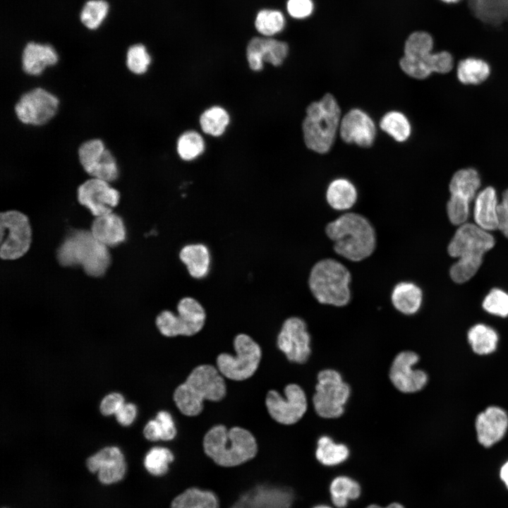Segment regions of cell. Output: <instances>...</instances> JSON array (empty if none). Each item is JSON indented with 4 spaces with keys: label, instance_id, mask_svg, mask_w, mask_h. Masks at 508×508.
Segmentation results:
<instances>
[{
    "label": "cell",
    "instance_id": "obj_2",
    "mask_svg": "<svg viewBox=\"0 0 508 508\" xmlns=\"http://www.w3.org/2000/svg\"><path fill=\"white\" fill-rule=\"evenodd\" d=\"M202 447L205 455L223 468L240 466L252 461L258 452L253 434L238 426L229 430L224 425L212 427L205 435Z\"/></svg>",
    "mask_w": 508,
    "mask_h": 508
},
{
    "label": "cell",
    "instance_id": "obj_42",
    "mask_svg": "<svg viewBox=\"0 0 508 508\" xmlns=\"http://www.w3.org/2000/svg\"><path fill=\"white\" fill-rule=\"evenodd\" d=\"M108 8L107 2L104 0L88 1L81 11L80 20L87 28L96 29L105 18Z\"/></svg>",
    "mask_w": 508,
    "mask_h": 508
},
{
    "label": "cell",
    "instance_id": "obj_5",
    "mask_svg": "<svg viewBox=\"0 0 508 508\" xmlns=\"http://www.w3.org/2000/svg\"><path fill=\"white\" fill-rule=\"evenodd\" d=\"M351 282L352 274L348 266L334 258H325L312 266L308 286L318 303L342 308L351 301Z\"/></svg>",
    "mask_w": 508,
    "mask_h": 508
},
{
    "label": "cell",
    "instance_id": "obj_51",
    "mask_svg": "<svg viewBox=\"0 0 508 508\" xmlns=\"http://www.w3.org/2000/svg\"><path fill=\"white\" fill-rule=\"evenodd\" d=\"M365 508H405L402 504L398 502H392L391 504H389L386 507H381L380 505L375 504H371L366 507Z\"/></svg>",
    "mask_w": 508,
    "mask_h": 508
},
{
    "label": "cell",
    "instance_id": "obj_34",
    "mask_svg": "<svg viewBox=\"0 0 508 508\" xmlns=\"http://www.w3.org/2000/svg\"><path fill=\"white\" fill-rule=\"evenodd\" d=\"M361 488L358 482L344 476H337L329 485L331 500L338 508L345 507L349 500L359 497Z\"/></svg>",
    "mask_w": 508,
    "mask_h": 508
},
{
    "label": "cell",
    "instance_id": "obj_14",
    "mask_svg": "<svg viewBox=\"0 0 508 508\" xmlns=\"http://www.w3.org/2000/svg\"><path fill=\"white\" fill-rule=\"evenodd\" d=\"M285 399L275 390H270L265 404L270 416L277 423L292 425L305 414L307 399L303 389L296 384H289L284 389Z\"/></svg>",
    "mask_w": 508,
    "mask_h": 508
},
{
    "label": "cell",
    "instance_id": "obj_52",
    "mask_svg": "<svg viewBox=\"0 0 508 508\" xmlns=\"http://www.w3.org/2000/svg\"><path fill=\"white\" fill-rule=\"evenodd\" d=\"M440 1H442V2H443V3H445V4H457V3L460 2V1H462V0H440Z\"/></svg>",
    "mask_w": 508,
    "mask_h": 508
},
{
    "label": "cell",
    "instance_id": "obj_53",
    "mask_svg": "<svg viewBox=\"0 0 508 508\" xmlns=\"http://www.w3.org/2000/svg\"><path fill=\"white\" fill-rule=\"evenodd\" d=\"M313 508H331V507H328V506H327V505H318V506H316V507H313Z\"/></svg>",
    "mask_w": 508,
    "mask_h": 508
},
{
    "label": "cell",
    "instance_id": "obj_29",
    "mask_svg": "<svg viewBox=\"0 0 508 508\" xmlns=\"http://www.w3.org/2000/svg\"><path fill=\"white\" fill-rule=\"evenodd\" d=\"M179 258L192 277L202 279L208 274L211 255L209 248L205 244L191 243L184 246L180 250Z\"/></svg>",
    "mask_w": 508,
    "mask_h": 508
},
{
    "label": "cell",
    "instance_id": "obj_43",
    "mask_svg": "<svg viewBox=\"0 0 508 508\" xmlns=\"http://www.w3.org/2000/svg\"><path fill=\"white\" fill-rule=\"evenodd\" d=\"M483 309L490 314L508 316V294L500 289H492L483 301Z\"/></svg>",
    "mask_w": 508,
    "mask_h": 508
},
{
    "label": "cell",
    "instance_id": "obj_11",
    "mask_svg": "<svg viewBox=\"0 0 508 508\" xmlns=\"http://www.w3.org/2000/svg\"><path fill=\"white\" fill-rule=\"evenodd\" d=\"M0 256L16 260L30 248L32 231L29 219L23 213L8 210L0 214Z\"/></svg>",
    "mask_w": 508,
    "mask_h": 508
},
{
    "label": "cell",
    "instance_id": "obj_21",
    "mask_svg": "<svg viewBox=\"0 0 508 508\" xmlns=\"http://www.w3.org/2000/svg\"><path fill=\"white\" fill-rule=\"evenodd\" d=\"M288 44L269 37H253L248 43L246 56L250 68L254 71H261L264 62L274 66H280L287 56Z\"/></svg>",
    "mask_w": 508,
    "mask_h": 508
},
{
    "label": "cell",
    "instance_id": "obj_9",
    "mask_svg": "<svg viewBox=\"0 0 508 508\" xmlns=\"http://www.w3.org/2000/svg\"><path fill=\"white\" fill-rule=\"evenodd\" d=\"M178 314L170 310L162 311L156 318V325L160 333L168 337L193 336L203 327L206 313L199 301L192 297H184L177 304Z\"/></svg>",
    "mask_w": 508,
    "mask_h": 508
},
{
    "label": "cell",
    "instance_id": "obj_7",
    "mask_svg": "<svg viewBox=\"0 0 508 508\" xmlns=\"http://www.w3.org/2000/svg\"><path fill=\"white\" fill-rule=\"evenodd\" d=\"M302 131L306 147L325 154L333 145L341 122V109L335 97L326 93L320 100L306 108Z\"/></svg>",
    "mask_w": 508,
    "mask_h": 508
},
{
    "label": "cell",
    "instance_id": "obj_45",
    "mask_svg": "<svg viewBox=\"0 0 508 508\" xmlns=\"http://www.w3.org/2000/svg\"><path fill=\"white\" fill-rule=\"evenodd\" d=\"M123 404L124 398L123 395L118 392H112L102 399L99 405V410L104 416L115 415Z\"/></svg>",
    "mask_w": 508,
    "mask_h": 508
},
{
    "label": "cell",
    "instance_id": "obj_20",
    "mask_svg": "<svg viewBox=\"0 0 508 508\" xmlns=\"http://www.w3.org/2000/svg\"><path fill=\"white\" fill-rule=\"evenodd\" d=\"M475 429L478 442L490 447L500 442L508 430V414L498 406H489L476 417Z\"/></svg>",
    "mask_w": 508,
    "mask_h": 508
},
{
    "label": "cell",
    "instance_id": "obj_8",
    "mask_svg": "<svg viewBox=\"0 0 508 508\" xmlns=\"http://www.w3.org/2000/svg\"><path fill=\"white\" fill-rule=\"evenodd\" d=\"M236 355L220 353L217 358L219 373L226 378L242 381L257 370L262 357L259 344L246 334H238L234 340Z\"/></svg>",
    "mask_w": 508,
    "mask_h": 508
},
{
    "label": "cell",
    "instance_id": "obj_41",
    "mask_svg": "<svg viewBox=\"0 0 508 508\" xmlns=\"http://www.w3.org/2000/svg\"><path fill=\"white\" fill-rule=\"evenodd\" d=\"M151 61V56L143 44H136L128 48L126 53V65L132 73L135 75L145 73Z\"/></svg>",
    "mask_w": 508,
    "mask_h": 508
},
{
    "label": "cell",
    "instance_id": "obj_10",
    "mask_svg": "<svg viewBox=\"0 0 508 508\" xmlns=\"http://www.w3.org/2000/svg\"><path fill=\"white\" fill-rule=\"evenodd\" d=\"M350 392V387L343 381L339 372L333 369L320 371L313 397L315 412L325 418H339L344 411Z\"/></svg>",
    "mask_w": 508,
    "mask_h": 508
},
{
    "label": "cell",
    "instance_id": "obj_4",
    "mask_svg": "<svg viewBox=\"0 0 508 508\" xmlns=\"http://www.w3.org/2000/svg\"><path fill=\"white\" fill-rule=\"evenodd\" d=\"M226 393L222 375L211 365L195 367L186 381L179 385L173 395L179 410L185 416H195L203 409V401H219Z\"/></svg>",
    "mask_w": 508,
    "mask_h": 508
},
{
    "label": "cell",
    "instance_id": "obj_39",
    "mask_svg": "<svg viewBox=\"0 0 508 508\" xmlns=\"http://www.w3.org/2000/svg\"><path fill=\"white\" fill-rule=\"evenodd\" d=\"M204 150L205 141L201 135L195 131L184 132L177 140V153L183 160H193L202 155Z\"/></svg>",
    "mask_w": 508,
    "mask_h": 508
},
{
    "label": "cell",
    "instance_id": "obj_1",
    "mask_svg": "<svg viewBox=\"0 0 508 508\" xmlns=\"http://www.w3.org/2000/svg\"><path fill=\"white\" fill-rule=\"evenodd\" d=\"M334 253L351 262L369 258L375 251L377 239L372 222L363 214L351 211L340 214L325 228Z\"/></svg>",
    "mask_w": 508,
    "mask_h": 508
},
{
    "label": "cell",
    "instance_id": "obj_24",
    "mask_svg": "<svg viewBox=\"0 0 508 508\" xmlns=\"http://www.w3.org/2000/svg\"><path fill=\"white\" fill-rule=\"evenodd\" d=\"M496 190L488 186L478 191L475 198L474 219L481 229L488 231L498 229V207Z\"/></svg>",
    "mask_w": 508,
    "mask_h": 508
},
{
    "label": "cell",
    "instance_id": "obj_22",
    "mask_svg": "<svg viewBox=\"0 0 508 508\" xmlns=\"http://www.w3.org/2000/svg\"><path fill=\"white\" fill-rule=\"evenodd\" d=\"M58 60V54L52 46L30 42L23 51L22 68L29 75L38 76L47 67L56 65Z\"/></svg>",
    "mask_w": 508,
    "mask_h": 508
},
{
    "label": "cell",
    "instance_id": "obj_33",
    "mask_svg": "<svg viewBox=\"0 0 508 508\" xmlns=\"http://www.w3.org/2000/svg\"><path fill=\"white\" fill-rule=\"evenodd\" d=\"M379 126L380 129L392 137L395 141H406L411 134V125L402 112L390 111L381 118Z\"/></svg>",
    "mask_w": 508,
    "mask_h": 508
},
{
    "label": "cell",
    "instance_id": "obj_31",
    "mask_svg": "<svg viewBox=\"0 0 508 508\" xmlns=\"http://www.w3.org/2000/svg\"><path fill=\"white\" fill-rule=\"evenodd\" d=\"M107 148L99 138H92L81 143L78 150L79 163L86 174L94 178L102 165Z\"/></svg>",
    "mask_w": 508,
    "mask_h": 508
},
{
    "label": "cell",
    "instance_id": "obj_6",
    "mask_svg": "<svg viewBox=\"0 0 508 508\" xmlns=\"http://www.w3.org/2000/svg\"><path fill=\"white\" fill-rule=\"evenodd\" d=\"M56 257L61 265H80L90 277H102L111 263L108 247L96 240L91 232L75 229L68 234L59 247Z\"/></svg>",
    "mask_w": 508,
    "mask_h": 508
},
{
    "label": "cell",
    "instance_id": "obj_13",
    "mask_svg": "<svg viewBox=\"0 0 508 508\" xmlns=\"http://www.w3.org/2000/svg\"><path fill=\"white\" fill-rule=\"evenodd\" d=\"M294 500L290 487L267 480L243 491L229 508H292Z\"/></svg>",
    "mask_w": 508,
    "mask_h": 508
},
{
    "label": "cell",
    "instance_id": "obj_17",
    "mask_svg": "<svg viewBox=\"0 0 508 508\" xmlns=\"http://www.w3.org/2000/svg\"><path fill=\"white\" fill-rule=\"evenodd\" d=\"M419 361L418 355L411 351H404L394 358L389 369V379L393 385L403 393H414L427 384L428 376L420 369H413Z\"/></svg>",
    "mask_w": 508,
    "mask_h": 508
},
{
    "label": "cell",
    "instance_id": "obj_3",
    "mask_svg": "<svg viewBox=\"0 0 508 508\" xmlns=\"http://www.w3.org/2000/svg\"><path fill=\"white\" fill-rule=\"evenodd\" d=\"M494 245L493 236L478 225H460L447 248L450 256L459 258L449 271L452 280L461 284L473 277L481 265L484 253Z\"/></svg>",
    "mask_w": 508,
    "mask_h": 508
},
{
    "label": "cell",
    "instance_id": "obj_23",
    "mask_svg": "<svg viewBox=\"0 0 508 508\" xmlns=\"http://www.w3.org/2000/svg\"><path fill=\"white\" fill-rule=\"evenodd\" d=\"M93 237L107 247H115L126 240V230L121 217L113 212L96 217L91 225Z\"/></svg>",
    "mask_w": 508,
    "mask_h": 508
},
{
    "label": "cell",
    "instance_id": "obj_47",
    "mask_svg": "<svg viewBox=\"0 0 508 508\" xmlns=\"http://www.w3.org/2000/svg\"><path fill=\"white\" fill-rule=\"evenodd\" d=\"M497 216L498 229L508 238V188L503 192L502 200L498 204Z\"/></svg>",
    "mask_w": 508,
    "mask_h": 508
},
{
    "label": "cell",
    "instance_id": "obj_15",
    "mask_svg": "<svg viewBox=\"0 0 508 508\" xmlns=\"http://www.w3.org/2000/svg\"><path fill=\"white\" fill-rule=\"evenodd\" d=\"M277 346L289 361L304 363L310 355V336L304 320L291 316L284 320L277 339Z\"/></svg>",
    "mask_w": 508,
    "mask_h": 508
},
{
    "label": "cell",
    "instance_id": "obj_28",
    "mask_svg": "<svg viewBox=\"0 0 508 508\" xmlns=\"http://www.w3.org/2000/svg\"><path fill=\"white\" fill-rule=\"evenodd\" d=\"M491 72L490 62L478 56L464 57L459 59L456 65V78L463 85H480L489 78Z\"/></svg>",
    "mask_w": 508,
    "mask_h": 508
},
{
    "label": "cell",
    "instance_id": "obj_30",
    "mask_svg": "<svg viewBox=\"0 0 508 508\" xmlns=\"http://www.w3.org/2000/svg\"><path fill=\"white\" fill-rule=\"evenodd\" d=\"M170 508H220V501L212 490L190 487L174 497Z\"/></svg>",
    "mask_w": 508,
    "mask_h": 508
},
{
    "label": "cell",
    "instance_id": "obj_26",
    "mask_svg": "<svg viewBox=\"0 0 508 508\" xmlns=\"http://www.w3.org/2000/svg\"><path fill=\"white\" fill-rule=\"evenodd\" d=\"M480 182V174L473 167L456 171L449 184L450 198L470 204L478 193Z\"/></svg>",
    "mask_w": 508,
    "mask_h": 508
},
{
    "label": "cell",
    "instance_id": "obj_19",
    "mask_svg": "<svg viewBox=\"0 0 508 508\" xmlns=\"http://www.w3.org/2000/svg\"><path fill=\"white\" fill-rule=\"evenodd\" d=\"M86 466L91 473H97L98 480L104 485L121 480L126 471L124 456L115 446L104 447L88 457Z\"/></svg>",
    "mask_w": 508,
    "mask_h": 508
},
{
    "label": "cell",
    "instance_id": "obj_46",
    "mask_svg": "<svg viewBox=\"0 0 508 508\" xmlns=\"http://www.w3.org/2000/svg\"><path fill=\"white\" fill-rule=\"evenodd\" d=\"M312 0H289L287 10L291 16L295 18H305L313 11Z\"/></svg>",
    "mask_w": 508,
    "mask_h": 508
},
{
    "label": "cell",
    "instance_id": "obj_25",
    "mask_svg": "<svg viewBox=\"0 0 508 508\" xmlns=\"http://www.w3.org/2000/svg\"><path fill=\"white\" fill-rule=\"evenodd\" d=\"M423 291L415 283L401 281L397 283L390 294V302L394 308L405 315L416 313L423 303Z\"/></svg>",
    "mask_w": 508,
    "mask_h": 508
},
{
    "label": "cell",
    "instance_id": "obj_50",
    "mask_svg": "<svg viewBox=\"0 0 508 508\" xmlns=\"http://www.w3.org/2000/svg\"><path fill=\"white\" fill-rule=\"evenodd\" d=\"M500 474L508 488V461L502 466Z\"/></svg>",
    "mask_w": 508,
    "mask_h": 508
},
{
    "label": "cell",
    "instance_id": "obj_18",
    "mask_svg": "<svg viewBox=\"0 0 508 508\" xmlns=\"http://www.w3.org/2000/svg\"><path fill=\"white\" fill-rule=\"evenodd\" d=\"M341 140L362 147H370L375 139L376 126L372 118L364 111L354 108L341 118L339 129Z\"/></svg>",
    "mask_w": 508,
    "mask_h": 508
},
{
    "label": "cell",
    "instance_id": "obj_48",
    "mask_svg": "<svg viewBox=\"0 0 508 508\" xmlns=\"http://www.w3.org/2000/svg\"><path fill=\"white\" fill-rule=\"evenodd\" d=\"M137 415V407L132 403L123 405L115 413L117 422L123 426H128L135 421Z\"/></svg>",
    "mask_w": 508,
    "mask_h": 508
},
{
    "label": "cell",
    "instance_id": "obj_36",
    "mask_svg": "<svg viewBox=\"0 0 508 508\" xmlns=\"http://www.w3.org/2000/svg\"><path fill=\"white\" fill-rule=\"evenodd\" d=\"M172 452L164 447H152L145 454L143 465L149 474L159 478L166 476L174 461Z\"/></svg>",
    "mask_w": 508,
    "mask_h": 508
},
{
    "label": "cell",
    "instance_id": "obj_38",
    "mask_svg": "<svg viewBox=\"0 0 508 508\" xmlns=\"http://www.w3.org/2000/svg\"><path fill=\"white\" fill-rule=\"evenodd\" d=\"M435 51V40L425 30L411 32L405 41L404 56L413 59H422Z\"/></svg>",
    "mask_w": 508,
    "mask_h": 508
},
{
    "label": "cell",
    "instance_id": "obj_27",
    "mask_svg": "<svg viewBox=\"0 0 508 508\" xmlns=\"http://www.w3.org/2000/svg\"><path fill=\"white\" fill-rule=\"evenodd\" d=\"M325 198L333 210L341 212L351 210L358 200V191L355 185L349 179L337 178L327 186Z\"/></svg>",
    "mask_w": 508,
    "mask_h": 508
},
{
    "label": "cell",
    "instance_id": "obj_44",
    "mask_svg": "<svg viewBox=\"0 0 508 508\" xmlns=\"http://www.w3.org/2000/svg\"><path fill=\"white\" fill-rule=\"evenodd\" d=\"M155 419L161 431V440L169 441L174 439L176 428L171 415L166 411H161L157 413Z\"/></svg>",
    "mask_w": 508,
    "mask_h": 508
},
{
    "label": "cell",
    "instance_id": "obj_40",
    "mask_svg": "<svg viewBox=\"0 0 508 508\" xmlns=\"http://www.w3.org/2000/svg\"><path fill=\"white\" fill-rule=\"evenodd\" d=\"M255 25L260 33L269 37L283 30L285 20L280 11L265 9L258 13Z\"/></svg>",
    "mask_w": 508,
    "mask_h": 508
},
{
    "label": "cell",
    "instance_id": "obj_12",
    "mask_svg": "<svg viewBox=\"0 0 508 508\" xmlns=\"http://www.w3.org/2000/svg\"><path fill=\"white\" fill-rule=\"evenodd\" d=\"M60 101L51 92L40 87L24 92L14 106L17 119L23 124L41 126L56 114Z\"/></svg>",
    "mask_w": 508,
    "mask_h": 508
},
{
    "label": "cell",
    "instance_id": "obj_37",
    "mask_svg": "<svg viewBox=\"0 0 508 508\" xmlns=\"http://www.w3.org/2000/svg\"><path fill=\"white\" fill-rule=\"evenodd\" d=\"M229 121L228 112L219 106H213L206 109L199 119L202 131L214 137L220 136L225 132Z\"/></svg>",
    "mask_w": 508,
    "mask_h": 508
},
{
    "label": "cell",
    "instance_id": "obj_35",
    "mask_svg": "<svg viewBox=\"0 0 508 508\" xmlns=\"http://www.w3.org/2000/svg\"><path fill=\"white\" fill-rule=\"evenodd\" d=\"M315 456L325 466H335L344 461L349 455L348 447L343 444L335 443L328 436H322L317 443Z\"/></svg>",
    "mask_w": 508,
    "mask_h": 508
},
{
    "label": "cell",
    "instance_id": "obj_32",
    "mask_svg": "<svg viewBox=\"0 0 508 508\" xmlns=\"http://www.w3.org/2000/svg\"><path fill=\"white\" fill-rule=\"evenodd\" d=\"M467 340L473 353L479 356H486L495 351L499 337L493 328L479 323L468 329Z\"/></svg>",
    "mask_w": 508,
    "mask_h": 508
},
{
    "label": "cell",
    "instance_id": "obj_49",
    "mask_svg": "<svg viewBox=\"0 0 508 508\" xmlns=\"http://www.w3.org/2000/svg\"><path fill=\"white\" fill-rule=\"evenodd\" d=\"M143 434L147 440L152 442L161 440V431L156 419L150 420L146 423L143 429Z\"/></svg>",
    "mask_w": 508,
    "mask_h": 508
},
{
    "label": "cell",
    "instance_id": "obj_16",
    "mask_svg": "<svg viewBox=\"0 0 508 508\" xmlns=\"http://www.w3.org/2000/svg\"><path fill=\"white\" fill-rule=\"evenodd\" d=\"M77 198L80 205L98 217L112 212L119 204L120 194L109 182L91 178L78 186Z\"/></svg>",
    "mask_w": 508,
    "mask_h": 508
}]
</instances>
